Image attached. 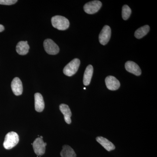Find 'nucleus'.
<instances>
[{"label": "nucleus", "instance_id": "obj_6", "mask_svg": "<svg viewBox=\"0 0 157 157\" xmlns=\"http://www.w3.org/2000/svg\"><path fill=\"white\" fill-rule=\"evenodd\" d=\"M47 145L46 143L43 141L40 137H38L36 139L33 143L34 152L38 156L42 155L45 154V147Z\"/></svg>", "mask_w": 157, "mask_h": 157}, {"label": "nucleus", "instance_id": "obj_15", "mask_svg": "<svg viewBox=\"0 0 157 157\" xmlns=\"http://www.w3.org/2000/svg\"><path fill=\"white\" fill-rule=\"evenodd\" d=\"M16 51L20 55H25L28 53L29 46L25 41H20L16 46Z\"/></svg>", "mask_w": 157, "mask_h": 157}, {"label": "nucleus", "instance_id": "obj_22", "mask_svg": "<svg viewBox=\"0 0 157 157\" xmlns=\"http://www.w3.org/2000/svg\"><path fill=\"white\" fill-rule=\"evenodd\" d=\"M86 88H84V90H86Z\"/></svg>", "mask_w": 157, "mask_h": 157}, {"label": "nucleus", "instance_id": "obj_21", "mask_svg": "<svg viewBox=\"0 0 157 157\" xmlns=\"http://www.w3.org/2000/svg\"><path fill=\"white\" fill-rule=\"evenodd\" d=\"M40 138H42H42H43V137H42V136H40Z\"/></svg>", "mask_w": 157, "mask_h": 157}, {"label": "nucleus", "instance_id": "obj_9", "mask_svg": "<svg viewBox=\"0 0 157 157\" xmlns=\"http://www.w3.org/2000/svg\"><path fill=\"white\" fill-rule=\"evenodd\" d=\"M11 88L15 95L20 96L22 94V83L21 79L18 77H15L11 82Z\"/></svg>", "mask_w": 157, "mask_h": 157}, {"label": "nucleus", "instance_id": "obj_1", "mask_svg": "<svg viewBox=\"0 0 157 157\" xmlns=\"http://www.w3.org/2000/svg\"><path fill=\"white\" fill-rule=\"evenodd\" d=\"M51 22L53 27L59 30H67L70 26V22L67 18L60 15H56L52 17Z\"/></svg>", "mask_w": 157, "mask_h": 157}, {"label": "nucleus", "instance_id": "obj_13", "mask_svg": "<svg viewBox=\"0 0 157 157\" xmlns=\"http://www.w3.org/2000/svg\"><path fill=\"white\" fill-rule=\"evenodd\" d=\"M96 140L98 143L102 145L107 151H110L115 149V147L114 144L110 142L107 138L102 137H98L96 138Z\"/></svg>", "mask_w": 157, "mask_h": 157}, {"label": "nucleus", "instance_id": "obj_8", "mask_svg": "<svg viewBox=\"0 0 157 157\" xmlns=\"http://www.w3.org/2000/svg\"><path fill=\"white\" fill-rule=\"evenodd\" d=\"M105 83L107 88L110 90H116L120 86L119 81L113 76H109L106 77Z\"/></svg>", "mask_w": 157, "mask_h": 157}, {"label": "nucleus", "instance_id": "obj_17", "mask_svg": "<svg viewBox=\"0 0 157 157\" xmlns=\"http://www.w3.org/2000/svg\"><path fill=\"white\" fill-rule=\"evenodd\" d=\"M150 30V27L148 25L143 26L135 31V37L137 39H140L143 38L148 33Z\"/></svg>", "mask_w": 157, "mask_h": 157}, {"label": "nucleus", "instance_id": "obj_16", "mask_svg": "<svg viewBox=\"0 0 157 157\" xmlns=\"http://www.w3.org/2000/svg\"><path fill=\"white\" fill-rule=\"evenodd\" d=\"M62 157H76V155L73 148L68 145H64L60 152Z\"/></svg>", "mask_w": 157, "mask_h": 157}, {"label": "nucleus", "instance_id": "obj_2", "mask_svg": "<svg viewBox=\"0 0 157 157\" xmlns=\"http://www.w3.org/2000/svg\"><path fill=\"white\" fill-rule=\"evenodd\" d=\"M19 140V136L16 132H9L5 137L3 146L6 149H11L17 145Z\"/></svg>", "mask_w": 157, "mask_h": 157}, {"label": "nucleus", "instance_id": "obj_7", "mask_svg": "<svg viewBox=\"0 0 157 157\" xmlns=\"http://www.w3.org/2000/svg\"><path fill=\"white\" fill-rule=\"evenodd\" d=\"M111 29L108 25H105L99 36V42L102 45H105L109 42L111 37Z\"/></svg>", "mask_w": 157, "mask_h": 157}, {"label": "nucleus", "instance_id": "obj_10", "mask_svg": "<svg viewBox=\"0 0 157 157\" xmlns=\"http://www.w3.org/2000/svg\"><path fill=\"white\" fill-rule=\"evenodd\" d=\"M125 67L128 72L136 76H140L141 74V70L140 67L135 62L131 61L127 62L125 65Z\"/></svg>", "mask_w": 157, "mask_h": 157}, {"label": "nucleus", "instance_id": "obj_14", "mask_svg": "<svg viewBox=\"0 0 157 157\" xmlns=\"http://www.w3.org/2000/svg\"><path fill=\"white\" fill-rule=\"evenodd\" d=\"M94 68L92 65L87 66L83 76V82L85 86L89 85L90 83L92 77Z\"/></svg>", "mask_w": 157, "mask_h": 157}, {"label": "nucleus", "instance_id": "obj_19", "mask_svg": "<svg viewBox=\"0 0 157 157\" xmlns=\"http://www.w3.org/2000/svg\"><path fill=\"white\" fill-rule=\"evenodd\" d=\"M17 2V0H0V5L11 6Z\"/></svg>", "mask_w": 157, "mask_h": 157}, {"label": "nucleus", "instance_id": "obj_11", "mask_svg": "<svg viewBox=\"0 0 157 157\" xmlns=\"http://www.w3.org/2000/svg\"><path fill=\"white\" fill-rule=\"evenodd\" d=\"M35 107L36 111L42 112L45 108V102L43 97L40 93H36L35 94Z\"/></svg>", "mask_w": 157, "mask_h": 157}, {"label": "nucleus", "instance_id": "obj_18", "mask_svg": "<svg viewBox=\"0 0 157 157\" xmlns=\"http://www.w3.org/2000/svg\"><path fill=\"white\" fill-rule=\"evenodd\" d=\"M132 13V10L130 7L127 5H124L122 8V17L124 20H127L130 17V15Z\"/></svg>", "mask_w": 157, "mask_h": 157}, {"label": "nucleus", "instance_id": "obj_4", "mask_svg": "<svg viewBox=\"0 0 157 157\" xmlns=\"http://www.w3.org/2000/svg\"><path fill=\"white\" fill-rule=\"evenodd\" d=\"M43 45L45 52L48 54L55 55L58 53L59 51V46L52 39H45Z\"/></svg>", "mask_w": 157, "mask_h": 157}, {"label": "nucleus", "instance_id": "obj_3", "mask_svg": "<svg viewBox=\"0 0 157 157\" xmlns=\"http://www.w3.org/2000/svg\"><path fill=\"white\" fill-rule=\"evenodd\" d=\"M80 64L79 59H74L64 68V74L68 76H73L78 71Z\"/></svg>", "mask_w": 157, "mask_h": 157}, {"label": "nucleus", "instance_id": "obj_12", "mask_svg": "<svg viewBox=\"0 0 157 157\" xmlns=\"http://www.w3.org/2000/svg\"><path fill=\"white\" fill-rule=\"evenodd\" d=\"M59 109L64 116V120L68 124H71L72 113L69 106L67 104H61L59 106Z\"/></svg>", "mask_w": 157, "mask_h": 157}, {"label": "nucleus", "instance_id": "obj_5", "mask_svg": "<svg viewBox=\"0 0 157 157\" xmlns=\"http://www.w3.org/2000/svg\"><path fill=\"white\" fill-rule=\"evenodd\" d=\"M102 6V3L99 1H93L89 2L84 5L83 9L85 12L88 14L97 13Z\"/></svg>", "mask_w": 157, "mask_h": 157}, {"label": "nucleus", "instance_id": "obj_20", "mask_svg": "<svg viewBox=\"0 0 157 157\" xmlns=\"http://www.w3.org/2000/svg\"><path fill=\"white\" fill-rule=\"evenodd\" d=\"M4 30H5V27H4V26L0 24V33L3 32Z\"/></svg>", "mask_w": 157, "mask_h": 157}]
</instances>
